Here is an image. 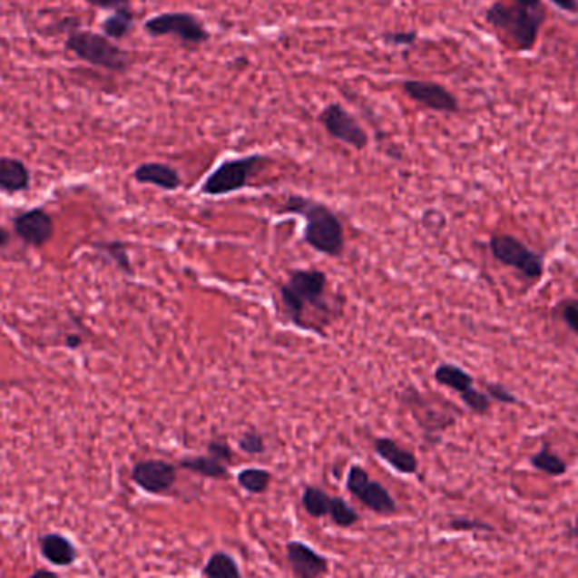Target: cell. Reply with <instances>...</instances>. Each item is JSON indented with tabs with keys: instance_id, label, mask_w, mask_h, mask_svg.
I'll return each instance as SVG.
<instances>
[{
	"instance_id": "obj_20",
	"label": "cell",
	"mask_w": 578,
	"mask_h": 578,
	"mask_svg": "<svg viewBox=\"0 0 578 578\" xmlns=\"http://www.w3.org/2000/svg\"><path fill=\"white\" fill-rule=\"evenodd\" d=\"M180 467L209 479H225L229 475V470L223 465V462L211 456H186L180 462Z\"/></svg>"
},
{
	"instance_id": "obj_2",
	"label": "cell",
	"mask_w": 578,
	"mask_h": 578,
	"mask_svg": "<svg viewBox=\"0 0 578 578\" xmlns=\"http://www.w3.org/2000/svg\"><path fill=\"white\" fill-rule=\"evenodd\" d=\"M544 19V7L528 9L516 4L507 5L503 2H494L485 11L487 24L503 39L509 41V46L516 51L534 50Z\"/></svg>"
},
{
	"instance_id": "obj_7",
	"label": "cell",
	"mask_w": 578,
	"mask_h": 578,
	"mask_svg": "<svg viewBox=\"0 0 578 578\" xmlns=\"http://www.w3.org/2000/svg\"><path fill=\"white\" fill-rule=\"evenodd\" d=\"M399 401L407 407L413 418L416 419L419 428L425 433L426 440H440L438 436L443 431L448 430L456 423L454 409H442L430 397L419 393L413 386H407L403 393L399 394Z\"/></svg>"
},
{
	"instance_id": "obj_8",
	"label": "cell",
	"mask_w": 578,
	"mask_h": 578,
	"mask_svg": "<svg viewBox=\"0 0 578 578\" xmlns=\"http://www.w3.org/2000/svg\"><path fill=\"white\" fill-rule=\"evenodd\" d=\"M144 31L151 37L174 36L186 44H201L210 39L197 15L188 13H162L149 17Z\"/></svg>"
},
{
	"instance_id": "obj_10",
	"label": "cell",
	"mask_w": 578,
	"mask_h": 578,
	"mask_svg": "<svg viewBox=\"0 0 578 578\" xmlns=\"http://www.w3.org/2000/svg\"><path fill=\"white\" fill-rule=\"evenodd\" d=\"M321 125L325 127V131L328 132V136L333 139L344 142L350 148L362 149L367 148L369 144V136L366 132V129L358 122V119L345 111L340 103H330L320 112Z\"/></svg>"
},
{
	"instance_id": "obj_28",
	"label": "cell",
	"mask_w": 578,
	"mask_h": 578,
	"mask_svg": "<svg viewBox=\"0 0 578 578\" xmlns=\"http://www.w3.org/2000/svg\"><path fill=\"white\" fill-rule=\"evenodd\" d=\"M239 448L249 456H260L266 450V443L262 435H259L256 431H246L239 440Z\"/></svg>"
},
{
	"instance_id": "obj_38",
	"label": "cell",
	"mask_w": 578,
	"mask_h": 578,
	"mask_svg": "<svg viewBox=\"0 0 578 578\" xmlns=\"http://www.w3.org/2000/svg\"><path fill=\"white\" fill-rule=\"evenodd\" d=\"M516 5L521 7H528V9H540L543 7L542 0H513Z\"/></svg>"
},
{
	"instance_id": "obj_6",
	"label": "cell",
	"mask_w": 578,
	"mask_h": 578,
	"mask_svg": "<svg viewBox=\"0 0 578 578\" xmlns=\"http://www.w3.org/2000/svg\"><path fill=\"white\" fill-rule=\"evenodd\" d=\"M493 258L503 266L521 272L526 279L538 281L544 274V256L511 234H494L489 240Z\"/></svg>"
},
{
	"instance_id": "obj_30",
	"label": "cell",
	"mask_w": 578,
	"mask_h": 578,
	"mask_svg": "<svg viewBox=\"0 0 578 578\" xmlns=\"http://www.w3.org/2000/svg\"><path fill=\"white\" fill-rule=\"evenodd\" d=\"M560 317L572 332L578 335V301L566 299L560 305Z\"/></svg>"
},
{
	"instance_id": "obj_32",
	"label": "cell",
	"mask_w": 578,
	"mask_h": 578,
	"mask_svg": "<svg viewBox=\"0 0 578 578\" xmlns=\"http://www.w3.org/2000/svg\"><path fill=\"white\" fill-rule=\"evenodd\" d=\"M88 5L102 11H127L131 9V0H83Z\"/></svg>"
},
{
	"instance_id": "obj_25",
	"label": "cell",
	"mask_w": 578,
	"mask_h": 578,
	"mask_svg": "<svg viewBox=\"0 0 578 578\" xmlns=\"http://www.w3.org/2000/svg\"><path fill=\"white\" fill-rule=\"evenodd\" d=\"M93 249L99 250L102 254H105L111 260H113V264H115L121 271L125 272L127 276H132V274H134L127 246H125L123 242H121V240L97 242V244H93Z\"/></svg>"
},
{
	"instance_id": "obj_33",
	"label": "cell",
	"mask_w": 578,
	"mask_h": 578,
	"mask_svg": "<svg viewBox=\"0 0 578 578\" xmlns=\"http://www.w3.org/2000/svg\"><path fill=\"white\" fill-rule=\"evenodd\" d=\"M209 456H215L220 462H229L232 458V448L225 440H213L209 443Z\"/></svg>"
},
{
	"instance_id": "obj_24",
	"label": "cell",
	"mask_w": 578,
	"mask_h": 578,
	"mask_svg": "<svg viewBox=\"0 0 578 578\" xmlns=\"http://www.w3.org/2000/svg\"><path fill=\"white\" fill-rule=\"evenodd\" d=\"M332 501V495H328L318 487H307L305 493H303V497H301L303 507L307 509L308 514L313 517L328 516Z\"/></svg>"
},
{
	"instance_id": "obj_17",
	"label": "cell",
	"mask_w": 578,
	"mask_h": 578,
	"mask_svg": "<svg viewBox=\"0 0 578 578\" xmlns=\"http://www.w3.org/2000/svg\"><path fill=\"white\" fill-rule=\"evenodd\" d=\"M374 450L396 472L405 474V475L416 474V470H418V458H416V456L413 452L407 450V448H403L399 443L394 442L391 438H377L374 442Z\"/></svg>"
},
{
	"instance_id": "obj_19",
	"label": "cell",
	"mask_w": 578,
	"mask_h": 578,
	"mask_svg": "<svg viewBox=\"0 0 578 578\" xmlns=\"http://www.w3.org/2000/svg\"><path fill=\"white\" fill-rule=\"evenodd\" d=\"M39 548L43 556L56 566H70L76 562V548L73 543L68 538H64L63 534L58 533H50L39 538Z\"/></svg>"
},
{
	"instance_id": "obj_36",
	"label": "cell",
	"mask_w": 578,
	"mask_h": 578,
	"mask_svg": "<svg viewBox=\"0 0 578 578\" xmlns=\"http://www.w3.org/2000/svg\"><path fill=\"white\" fill-rule=\"evenodd\" d=\"M64 345H66L68 348H72V350H76V348H80V347L83 345V338H82L80 335H76V333H72V335L66 337Z\"/></svg>"
},
{
	"instance_id": "obj_35",
	"label": "cell",
	"mask_w": 578,
	"mask_h": 578,
	"mask_svg": "<svg viewBox=\"0 0 578 578\" xmlns=\"http://www.w3.org/2000/svg\"><path fill=\"white\" fill-rule=\"evenodd\" d=\"M556 9H560L562 13L578 14L577 0H550Z\"/></svg>"
},
{
	"instance_id": "obj_27",
	"label": "cell",
	"mask_w": 578,
	"mask_h": 578,
	"mask_svg": "<svg viewBox=\"0 0 578 578\" xmlns=\"http://www.w3.org/2000/svg\"><path fill=\"white\" fill-rule=\"evenodd\" d=\"M328 516L332 517V521L337 526H342V528H348V526L356 524L358 519V513L347 505L342 497H333Z\"/></svg>"
},
{
	"instance_id": "obj_26",
	"label": "cell",
	"mask_w": 578,
	"mask_h": 578,
	"mask_svg": "<svg viewBox=\"0 0 578 578\" xmlns=\"http://www.w3.org/2000/svg\"><path fill=\"white\" fill-rule=\"evenodd\" d=\"M239 485L250 494H262L271 482V472L264 468H244L237 475Z\"/></svg>"
},
{
	"instance_id": "obj_40",
	"label": "cell",
	"mask_w": 578,
	"mask_h": 578,
	"mask_svg": "<svg viewBox=\"0 0 578 578\" xmlns=\"http://www.w3.org/2000/svg\"><path fill=\"white\" fill-rule=\"evenodd\" d=\"M29 578H58L53 572L48 570H37L36 573H33Z\"/></svg>"
},
{
	"instance_id": "obj_13",
	"label": "cell",
	"mask_w": 578,
	"mask_h": 578,
	"mask_svg": "<svg viewBox=\"0 0 578 578\" xmlns=\"http://www.w3.org/2000/svg\"><path fill=\"white\" fill-rule=\"evenodd\" d=\"M14 232L25 246H46L54 234V221L46 210L31 209L14 219Z\"/></svg>"
},
{
	"instance_id": "obj_14",
	"label": "cell",
	"mask_w": 578,
	"mask_h": 578,
	"mask_svg": "<svg viewBox=\"0 0 578 578\" xmlns=\"http://www.w3.org/2000/svg\"><path fill=\"white\" fill-rule=\"evenodd\" d=\"M176 467L164 460H142L132 468V480L149 494L170 491L176 482Z\"/></svg>"
},
{
	"instance_id": "obj_5",
	"label": "cell",
	"mask_w": 578,
	"mask_h": 578,
	"mask_svg": "<svg viewBox=\"0 0 578 578\" xmlns=\"http://www.w3.org/2000/svg\"><path fill=\"white\" fill-rule=\"evenodd\" d=\"M266 158L260 154L223 161L207 176L201 185V193L207 197H225L240 191L249 185L250 178L258 174Z\"/></svg>"
},
{
	"instance_id": "obj_22",
	"label": "cell",
	"mask_w": 578,
	"mask_h": 578,
	"mask_svg": "<svg viewBox=\"0 0 578 578\" xmlns=\"http://www.w3.org/2000/svg\"><path fill=\"white\" fill-rule=\"evenodd\" d=\"M134 25V13L132 9L127 11H115L102 23V34L112 41H121L132 31Z\"/></svg>"
},
{
	"instance_id": "obj_21",
	"label": "cell",
	"mask_w": 578,
	"mask_h": 578,
	"mask_svg": "<svg viewBox=\"0 0 578 578\" xmlns=\"http://www.w3.org/2000/svg\"><path fill=\"white\" fill-rule=\"evenodd\" d=\"M529 464L536 470L544 472V474H548L552 477H562V475H565L566 470H568L565 460L552 452V448L546 443L543 445L542 448L534 456H531Z\"/></svg>"
},
{
	"instance_id": "obj_34",
	"label": "cell",
	"mask_w": 578,
	"mask_h": 578,
	"mask_svg": "<svg viewBox=\"0 0 578 578\" xmlns=\"http://www.w3.org/2000/svg\"><path fill=\"white\" fill-rule=\"evenodd\" d=\"M384 41L394 46H409L416 41V33H389L384 34Z\"/></svg>"
},
{
	"instance_id": "obj_18",
	"label": "cell",
	"mask_w": 578,
	"mask_h": 578,
	"mask_svg": "<svg viewBox=\"0 0 578 578\" xmlns=\"http://www.w3.org/2000/svg\"><path fill=\"white\" fill-rule=\"evenodd\" d=\"M31 185V172L17 158H0V191L15 195L27 191Z\"/></svg>"
},
{
	"instance_id": "obj_16",
	"label": "cell",
	"mask_w": 578,
	"mask_h": 578,
	"mask_svg": "<svg viewBox=\"0 0 578 578\" xmlns=\"http://www.w3.org/2000/svg\"><path fill=\"white\" fill-rule=\"evenodd\" d=\"M134 180L141 185H152L164 191H174L181 186V176L170 164L164 162H142L134 171Z\"/></svg>"
},
{
	"instance_id": "obj_3",
	"label": "cell",
	"mask_w": 578,
	"mask_h": 578,
	"mask_svg": "<svg viewBox=\"0 0 578 578\" xmlns=\"http://www.w3.org/2000/svg\"><path fill=\"white\" fill-rule=\"evenodd\" d=\"M327 284L328 278L320 269H295L288 274L286 283L281 286V301L296 327H307V309L328 311L325 303Z\"/></svg>"
},
{
	"instance_id": "obj_9",
	"label": "cell",
	"mask_w": 578,
	"mask_h": 578,
	"mask_svg": "<svg viewBox=\"0 0 578 578\" xmlns=\"http://www.w3.org/2000/svg\"><path fill=\"white\" fill-rule=\"evenodd\" d=\"M433 377L440 386H445V387L458 394L460 399L464 401V405L472 413H475L479 416H485L491 411V407H493L491 397L474 387V377L468 374L467 370L462 369L460 366L448 364V362L440 364L435 369Z\"/></svg>"
},
{
	"instance_id": "obj_37",
	"label": "cell",
	"mask_w": 578,
	"mask_h": 578,
	"mask_svg": "<svg viewBox=\"0 0 578 578\" xmlns=\"http://www.w3.org/2000/svg\"><path fill=\"white\" fill-rule=\"evenodd\" d=\"M565 538L566 540H578V516L573 519V523H570L566 526Z\"/></svg>"
},
{
	"instance_id": "obj_15",
	"label": "cell",
	"mask_w": 578,
	"mask_h": 578,
	"mask_svg": "<svg viewBox=\"0 0 578 578\" xmlns=\"http://www.w3.org/2000/svg\"><path fill=\"white\" fill-rule=\"evenodd\" d=\"M286 556L296 578H323L328 572V562L313 548L301 542L286 544Z\"/></svg>"
},
{
	"instance_id": "obj_39",
	"label": "cell",
	"mask_w": 578,
	"mask_h": 578,
	"mask_svg": "<svg viewBox=\"0 0 578 578\" xmlns=\"http://www.w3.org/2000/svg\"><path fill=\"white\" fill-rule=\"evenodd\" d=\"M9 242H11V232L0 225V249L9 246Z\"/></svg>"
},
{
	"instance_id": "obj_29",
	"label": "cell",
	"mask_w": 578,
	"mask_h": 578,
	"mask_svg": "<svg viewBox=\"0 0 578 578\" xmlns=\"http://www.w3.org/2000/svg\"><path fill=\"white\" fill-rule=\"evenodd\" d=\"M485 394L491 397V401H497L501 405H519V399L514 393H511L505 386L499 382H487Z\"/></svg>"
},
{
	"instance_id": "obj_4",
	"label": "cell",
	"mask_w": 578,
	"mask_h": 578,
	"mask_svg": "<svg viewBox=\"0 0 578 578\" xmlns=\"http://www.w3.org/2000/svg\"><path fill=\"white\" fill-rule=\"evenodd\" d=\"M64 48L82 62L113 73H123L131 66L129 51L122 50L103 34L74 27L64 39Z\"/></svg>"
},
{
	"instance_id": "obj_31",
	"label": "cell",
	"mask_w": 578,
	"mask_h": 578,
	"mask_svg": "<svg viewBox=\"0 0 578 578\" xmlns=\"http://www.w3.org/2000/svg\"><path fill=\"white\" fill-rule=\"evenodd\" d=\"M450 528L456 531H484V533H493L494 526L482 523L477 519H467V517H456L450 521Z\"/></svg>"
},
{
	"instance_id": "obj_12",
	"label": "cell",
	"mask_w": 578,
	"mask_h": 578,
	"mask_svg": "<svg viewBox=\"0 0 578 578\" xmlns=\"http://www.w3.org/2000/svg\"><path fill=\"white\" fill-rule=\"evenodd\" d=\"M403 90L409 99L415 100L416 103L430 111L442 112V113H456L460 111L456 95L440 83L423 82V80H407L403 83Z\"/></svg>"
},
{
	"instance_id": "obj_1",
	"label": "cell",
	"mask_w": 578,
	"mask_h": 578,
	"mask_svg": "<svg viewBox=\"0 0 578 578\" xmlns=\"http://www.w3.org/2000/svg\"><path fill=\"white\" fill-rule=\"evenodd\" d=\"M279 213H293L305 219L303 239L317 252L338 258L344 254V225L330 207L311 198L291 195Z\"/></svg>"
},
{
	"instance_id": "obj_23",
	"label": "cell",
	"mask_w": 578,
	"mask_h": 578,
	"mask_svg": "<svg viewBox=\"0 0 578 578\" xmlns=\"http://www.w3.org/2000/svg\"><path fill=\"white\" fill-rule=\"evenodd\" d=\"M203 575L207 578H242L234 558L223 552H217L210 556L203 568Z\"/></svg>"
},
{
	"instance_id": "obj_11",
	"label": "cell",
	"mask_w": 578,
	"mask_h": 578,
	"mask_svg": "<svg viewBox=\"0 0 578 578\" xmlns=\"http://www.w3.org/2000/svg\"><path fill=\"white\" fill-rule=\"evenodd\" d=\"M347 489L354 494L362 505H367L370 511L377 514H394L397 509L387 489L379 482L370 480L369 474L360 465H352L348 468Z\"/></svg>"
}]
</instances>
